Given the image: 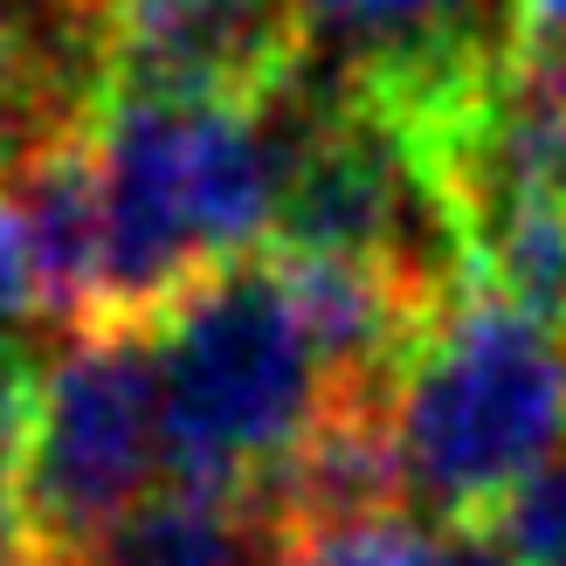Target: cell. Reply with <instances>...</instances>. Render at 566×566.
Listing matches in <instances>:
<instances>
[{"label": "cell", "instance_id": "obj_16", "mask_svg": "<svg viewBox=\"0 0 566 566\" xmlns=\"http://www.w3.org/2000/svg\"><path fill=\"white\" fill-rule=\"evenodd\" d=\"M76 8H97V0H76Z\"/></svg>", "mask_w": 566, "mask_h": 566}, {"label": "cell", "instance_id": "obj_8", "mask_svg": "<svg viewBox=\"0 0 566 566\" xmlns=\"http://www.w3.org/2000/svg\"><path fill=\"white\" fill-rule=\"evenodd\" d=\"M436 532L408 512L338 518V525H283L276 566H429Z\"/></svg>", "mask_w": 566, "mask_h": 566}, {"label": "cell", "instance_id": "obj_4", "mask_svg": "<svg viewBox=\"0 0 566 566\" xmlns=\"http://www.w3.org/2000/svg\"><path fill=\"white\" fill-rule=\"evenodd\" d=\"M166 470L153 325H76L28 374L21 518L35 559L76 566Z\"/></svg>", "mask_w": 566, "mask_h": 566}, {"label": "cell", "instance_id": "obj_12", "mask_svg": "<svg viewBox=\"0 0 566 566\" xmlns=\"http://www.w3.org/2000/svg\"><path fill=\"white\" fill-rule=\"evenodd\" d=\"M70 125H83L70 104H55L35 76H28L8 49H0V187H8V174L42 146V138H55V132H70Z\"/></svg>", "mask_w": 566, "mask_h": 566}, {"label": "cell", "instance_id": "obj_2", "mask_svg": "<svg viewBox=\"0 0 566 566\" xmlns=\"http://www.w3.org/2000/svg\"><path fill=\"white\" fill-rule=\"evenodd\" d=\"M166 484L263 497L332 387L270 249L208 270L153 318Z\"/></svg>", "mask_w": 566, "mask_h": 566}, {"label": "cell", "instance_id": "obj_15", "mask_svg": "<svg viewBox=\"0 0 566 566\" xmlns=\"http://www.w3.org/2000/svg\"><path fill=\"white\" fill-rule=\"evenodd\" d=\"M28 566H55V559H28Z\"/></svg>", "mask_w": 566, "mask_h": 566}, {"label": "cell", "instance_id": "obj_1", "mask_svg": "<svg viewBox=\"0 0 566 566\" xmlns=\"http://www.w3.org/2000/svg\"><path fill=\"white\" fill-rule=\"evenodd\" d=\"M311 132V97L270 104H146L97 97L91 159L104 201V304L97 325H153L208 270L270 249L276 201Z\"/></svg>", "mask_w": 566, "mask_h": 566}, {"label": "cell", "instance_id": "obj_13", "mask_svg": "<svg viewBox=\"0 0 566 566\" xmlns=\"http://www.w3.org/2000/svg\"><path fill=\"white\" fill-rule=\"evenodd\" d=\"M512 55L566 63V0H512Z\"/></svg>", "mask_w": 566, "mask_h": 566}, {"label": "cell", "instance_id": "obj_14", "mask_svg": "<svg viewBox=\"0 0 566 566\" xmlns=\"http://www.w3.org/2000/svg\"><path fill=\"white\" fill-rule=\"evenodd\" d=\"M429 566H518V553L497 539L491 518H463V525H442L436 532Z\"/></svg>", "mask_w": 566, "mask_h": 566}, {"label": "cell", "instance_id": "obj_10", "mask_svg": "<svg viewBox=\"0 0 566 566\" xmlns=\"http://www.w3.org/2000/svg\"><path fill=\"white\" fill-rule=\"evenodd\" d=\"M28 359L0 353V566H28L35 539L21 518V442H28Z\"/></svg>", "mask_w": 566, "mask_h": 566}, {"label": "cell", "instance_id": "obj_3", "mask_svg": "<svg viewBox=\"0 0 566 566\" xmlns=\"http://www.w3.org/2000/svg\"><path fill=\"white\" fill-rule=\"evenodd\" d=\"M408 497L442 525L491 518L566 442V332L470 283L394 380Z\"/></svg>", "mask_w": 566, "mask_h": 566}, {"label": "cell", "instance_id": "obj_7", "mask_svg": "<svg viewBox=\"0 0 566 566\" xmlns=\"http://www.w3.org/2000/svg\"><path fill=\"white\" fill-rule=\"evenodd\" d=\"M283 518L270 497L166 484L138 497L76 566H276Z\"/></svg>", "mask_w": 566, "mask_h": 566}, {"label": "cell", "instance_id": "obj_6", "mask_svg": "<svg viewBox=\"0 0 566 566\" xmlns=\"http://www.w3.org/2000/svg\"><path fill=\"white\" fill-rule=\"evenodd\" d=\"M28 229L49 325H97L104 304V201H97V159H91V118L42 138L8 187H0Z\"/></svg>", "mask_w": 566, "mask_h": 566}, {"label": "cell", "instance_id": "obj_11", "mask_svg": "<svg viewBox=\"0 0 566 566\" xmlns=\"http://www.w3.org/2000/svg\"><path fill=\"white\" fill-rule=\"evenodd\" d=\"M49 332V297H42V276L35 256H28V229L14 201L0 193V353L28 359V338Z\"/></svg>", "mask_w": 566, "mask_h": 566}, {"label": "cell", "instance_id": "obj_9", "mask_svg": "<svg viewBox=\"0 0 566 566\" xmlns=\"http://www.w3.org/2000/svg\"><path fill=\"white\" fill-rule=\"evenodd\" d=\"M491 525L518 553V566H566V449L497 504Z\"/></svg>", "mask_w": 566, "mask_h": 566}, {"label": "cell", "instance_id": "obj_5", "mask_svg": "<svg viewBox=\"0 0 566 566\" xmlns=\"http://www.w3.org/2000/svg\"><path fill=\"white\" fill-rule=\"evenodd\" d=\"M311 55L297 0H97L104 97L249 111Z\"/></svg>", "mask_w": 566, "mask_h": 566}]
</instances>
